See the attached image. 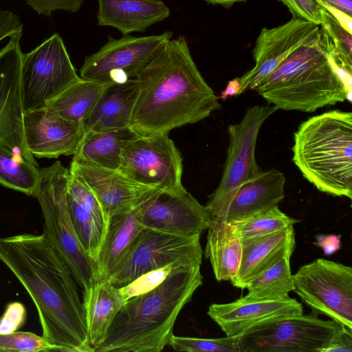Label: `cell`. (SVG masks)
<instances>
[{
	"instance_id": "5bb4252c",
	"label": "cell",
	"mask_w": 352,
	"mask_h": 352,
	"mask_svg": "<svg viewBox=\"0 0 352 352\" xmlns=\"http://www.w3.org/2000/svg\"><path fill=\"white\" fill-rule=\"evenodd\" d=\"M319 32V25L295 18L272 29L263 28L253 49L254 67L230 80L221 98L254 90L287 56Z\"/></svg>"
},
{
	"instance_id": "3957f363",
	"label": "cell",
	"mask_w": 352,
	"mask_h": 352,
	"mask_svg": "<svg viewBox=\"0 0 352 352\" xmlns=\"http://www.w3.org/2000/svg\"><path fill=\"white\" fill-rule=\"evenodd\" d=\"M202 283L200 266H182L153 289L126 300L95 351H162L181 310Z\"/></svg>"
},
{
	"instance_id": "5b68a950",
	"label": "cell",
	"mask_w": 352,
	"mask_h": 352,
	"mask_svg": "<svg viewBox=\"0 0 352 352\" xmlns=\"http://www.w3.org/2000/svg\"><path fill=\"white\" fill-rule=\"evenodd\" d=\"M294 164L321 192L352 199V113L332 110L309 118L294 133Z\"/></svg>"
},
{
	"instance_id": "7a4b0ae2",
	"label": "cell",
	"mask_w": 352,
	"mask_h": 352,
	"mask_svg": "<svg viewBox=\"0 0 352 352\" xmlns=\"http://www.w3.org/2000/svg\"><path fill=\"white\" fill-rule=\"evenodd\" d=\"M138 93L129 127L137 135H166L221 108L183 36L168 40L135 78Z\"/></svg>"
},
{
	"instance_id": "836d02e7",
	"label": "cell",
	"mask_w": 352,
	"mask_h": 352,
	"mask_svg": "<svg viewBox=\"0 0 352 352\" xmlns=\"http://www.w3.org/2000/svg\"><path fill=\"white\" fill-rule=\"evenodd\" d=\"M168 345L177 351L186 352H239L236 336L221 338L170 337Z\"/></svg>"
},
{
	"instance_id": "74e56055",
	"label": "cell",
	"mask_w": 352,
	"mask_h": 352,
	"mask_svg": "<svg viewBox=\"0 0 352 352\" xmlns=\"http://www.w3.org/2000/svg\"><path fill=\"white\" fill-rule=\"evenodd\" d=\"M26 316L25 307L21 302H12L8 304L0 318V333L16 331L23 325Z\"/></svg>"
},
{
	"instance_id": "d4e9b609",
	"label": "cell",
	"mask_w": 352,
	"mask_h": 352,
	"mask_svg": "<svg viewBox=\"0 0 352 352\" xmlns=\"http://www.w3.org/2000/svg\"><path fill=\"white\" fill-rule=\"evenodd\" d=\"M82 302L89 342L95 351L125 300L119 287L100 278L82 291Z\"/></svg>"
},
{
	"instance_id": "8d00e7d4",
	"label": "cell",
	"mask_w": 352,
	"mask_h": 352,
	"mask_svg": "<svg viewBox=\"0 0 352 352\" xmlns=\"http://www.w3.org/2000/svg\"><path fill=\"white\" fill-rule=\"evenodd\" d=\"M292 14V18L304 20L320 25V6L316 0H279Z\"/></svg>"
},
{
	"instance_id": "8fae6325",
	"label": "cell",
	"mask_w": 352,
	"mask_h": 352,
	"mask_svg": "<svg viewBox=\"0 0 352 352\" xmlns=\"http://www.w3.org/2000/svg\"><path fill=\"white\" fill-rule=\"evenodd\" d=\"M80 78L62 38L54 34L33 50L23 54L24 112L42 108Z\"/></svg>"
},
{
	"instance_id": "d6a6232c",
	"label": "cell",
	"mask_w": 352,
	"mask_h": 352,
	"mask_svg": "<svg viewBox=\"0 0 352 352\" xmlns=\"http://www.w3.org/2000/svg\"><path fill=\"white\" fill-rule=\"evenodd\" d=\"M298 219L287 216L276 206L267 210L228 222L233 232L239 238L268 234L298 223Z\"/></svg>"
},
{
	"instance_id": "ac0fdd59",
	"label": "cell",
	"mask_w": 352,
	"mask_h": 352,
	"mask_svg": "<svg viewBox=\"0 0 352 352\" xmlns=\"http://www.w3.org/2000/svg\"><path fill=\"white\" fill-rule=\"evenodd\" d=\"M23 126L27 147L39 158L74 155L85 133L82 124L43 107L25 111Z\"/></svg>"
},
{
	"instance_id": "6da1fadb",
	"label": "cell",
	"mask_w": 352,
	"mask_h": 352,
	"mask_svg": "<svg viewBox=\"0 0 352 352\" xmlns=\"http://www.w3.org/2000/svg\"><path fill=\"white\" fill-rule=\"evenodd\" d=\"M0 260L29 294L38 314L42 336L54 351H95L77 283L43 234L0 237Z\"/></svg>"
},
{
	"instance_id": "f6af8a7d",
	"label": "cell",
	"mask_w": 352,
	"mask_h": 352,
	"mask_svg": "<svg viewBox=\"0 0 352 352\" xmlns=\"http://www.w3.org/2000/svg\"><path fill=\"white\" fill-rule=\"evenodd\" d=\"M208 3L219 5L223 7H230L235 3L245 1L246 0H204Z\"/></svg>"
},
{
	"instance_id": "4316f807",
	"label": "cell",
	"mask_w": 352,
	"mask_h": 352,
	"mask_svg": "<svg viewBox=\"0 0 352 352\" xmlns=\"http://www.w3.org/2000/svg\"><path fill=\"white\" fill-rule=\"evenodd\" d=\"M143 228L138 219V207L109 218L107 232L96 262L100 279L109 277Z\"/></svg>"
},
{
	"instance_id": "f1b7e54d",
	"label": "cell",
	"mask_w": 352,
	"mask_h": 352,
	"mask_svg": "<svg viewBox=\"0 0 352 352\" xmlns=\"http://www.w3.org/2000/svg\"><path fill=\"white\" fill-rule=\"evenodd\" d=\"M111 83L80 78L43 107L82 125L104 91Z\"/></svg>"
},
{
	"instance_id": "f35d334b",
	"label": "cell",
	"mask_w": 352,
	"mask_h": 352,
	"mask_svg": "<svg viewBox=\"0 0 352 352\" xmlns=\"http://www.w3.org/2000/svg\"><path fill=\"white\" fill-rule=\"evenodd\" d=\"M38 14L51 16L54 11L77 12L85 0H25Z\"/></svg>"
},
{
	"instance_id": "e0dca14e",
	"label": "cell",
	"mask_w": 352,
	"mask_h": 352,
	"mask_svg": "<svg viewBox=\"0 0 352 352\" xmlns=\"http://www.w3.org/2000/svg\"><path fill=\"white\" fill-rule=\"evenodd\" d=\"M69 169L91 190L109 218L133 210L160 190L138 183L118 170L105 168L75 157Z\"/></svg>"
},
{
	"instance_id": "52a82bcc",
	"label": "cell",
	"mask_w": 352,
	"mask_h": 352,
	"mask_svg": "<svg viewBox=\"0 0 352 352\" xmlns=\"http://www.w3.org/2000/svg\"><path fill=\"white\" fill-rule=\"evenodd\" d=\"M200 235L185 236L144 227L107 278L118 287L170 264L201 266Z\"/></svg>"
},
{
	"instance_id": "83f0119b",
	"label": "cell",
	"mask_w": 352,
	"mask_h": 352,
	"mask_svg": "<svg viewBox=\"0 0 352 352\" xmlns=\"http://www.w3.org/2000/svg\"><path fill=\"white\" fill-rule=\"evenodd\" d=\"M137 135L130 127L85 132L74 157L105 168L118 170L124 146Z\"/></svg>"
},
{
	"instance_id": "4fadbf2b",
	"label": "cell",
	"mask_w": 352,
	"mask_h": 352,
	"mask_svg": "<svg viewBox=\"0 0 352 352\" xmlns=\"http://www.w3.org/2000/svg\"><path fill=\"white\" fill-rule=\"evenodd\" d=\"M173 36L170 31L144 36L122 35L120 38L109 36L100 50L85 57L80 77L109 82L135 78Z\"/></svg>"
},
{
	"instance_id": "44dd1931",
	"label": "cell",
	"mask_w": 352,
	"mask_h": 352,
	"mask_svg": "<svg viewBox=\"0 0 352 352\" xmlns=\"http://www.w3.org/2000/svg\"><path fill=\"white\" fill-rule=\"evenodd\" d=\"M240 239V267L230 282L241 289H245L251 280L284 256H292L296 243L294 226L268 234Z\"/></svg>"
},
{
	"instance_id": "e575fe53",
	"label": "cell",
	"mask_w": 352,
	"mask_h": 352,
	"mask_svg": "<svg viewBox=\"0 0 352 352\" xmlns=\"http://www.w3.org/2000/svg\"><path fill=\"white\" fill-rule=\"evenodd\" d=\"M54 347L43 336L31 332L0 333V351L36 352L54 351Z\"/></svg>"
},
{
	"instance_id": "1f68e13d",
	"label": "cell",
	"mask_w": 352,
	"mask_h": 352,
	"mask_svg": "<svg viewBox=\"0 0 352 352\" xmlns=\"http://www.w3.org/2000/svg\"><path fill=\"white\" fill-rule=\"evenodd\" d=\"M319 6L321 19L320 30L329 53L339 67L351 73L352 33L344 28L327 9L320 4Z\"/></svg>"
},
{
	"instance_id": "9a60e30c",
	"label": "cell",
	"mask_w": 352,
	"mask_h": 352,
	"mask_svg": "<svg viewBox=\"0 0 352 352\" xmlns=\"http://www.w3.org/2000/svg\"><path fill=\"white\" fill-rule=\"evenodd\" d=\"M22 33L10 37L0 50V146L19 154L38 167L25 142L21 65L23 53L20 40Z\"/></svg>"
},
{
	"instance_id": "d6986e66",
	"label": "cell",
	"mask_w": 352,
	"mask_h": 352,
	"mask_svg": "<svg viewBox=\"0 0 352 352\" xmlns=\"http://www.w3.org/2000/svg\"><path fill=\"white\" fill-rule=\"evenodd\" d=\"M208 315L226 336H238L257 326L303 314L301 303L289 296L278 300H250L241 297L228 303H214Z\"/></svg>"
},
{
	"instance_id": "603a6c76",
	"label": "cell",
	"mask_w": 352,
	"mask_h": 352,
	"mask_svg": "<svg viewBox=\"0 0 352 352\" xmlns=\"http://www.w3.org/2000/svg\"><path fill=\"white\" fill-rule=\"evenodd\" d=\"M98 1V25L114 28L122 35L144 32L170 14L169 8L162 0Z\"/></svg>"
},
{
	"instance_id": "7bdbcfd3",
	"label": "cell",
	"mask_w": 352,
	"mask_h": 352,
	"mask_svg": "<svg viewBox=\"0 0 352 352\" xmlns=\"http://www.w3.org/2000/svg\"><path fill=\"white\" fill-rule=\"evenodd\" d=\"M318 3L352 16V0H316Z\"/></svg>"
},
{
	"instance_id": "8992f818",
	"label": "cell",
	"mask_w": 352,
	"mask_h": 352,
	"mask_svg": "<svg viewBox=\"0 0 352 352\" xmlns=\"http://www.w3.org/2000/svg\"><path fill=\"white\" fill-rule=\"evenodd\" d=\"M35 197L41 207L43 235L62 257L83 290L100 279L96 265L87 256L75 232L67 202L69 170L60 161L40 168Z\"/></svg>"
},
{
	"instance_id": "cb8c5ba5",
	"label": "cell",
	"mask_w": 352,
	"mask_h": 352,
	"mask_svg": "<svg viewBox=\"0 0 352 352\" xmlns=\"http://www.w3.org/2000/svg\"><path fill=\"white\" fill-rule=\"evenodd\" d=\"M138 93L135 78L109 85L84 120L85 132L129 127Z\"/></svg>"
},
{
	"instance_id": "2e32d148",
	"label": "cell",
	"mask_w": 352,
	"mask_h": 352,
	"mask_svg": "<svg viewBox=\"0 0 352 352\" xmlns=\"http://www.w3.org/2000/svg\"><path fill=\"white\" fill-rule=\"evenodd\" d=\"M143 227L174 234L201 235L212 223L210 214L185 188L157 190L138 206Z\"/></svg>"
},
{
	"instance_id": "60d3db41",
	"label": "cell",
	"mask_w": 352,
	"mask_h": 352,
	"mask_svg": "<svg viewBox=\"0 0 352 352\" xmlns=\"http://www.w3.org/2000/svg\"><path fill=\"white\" fill-rule=\"evenodd\" d=\"M22 30L23 24L19 16L0 6V41L6 37L21 33Z\"/></svg>"
},
{
	"instance_id": "30bf717a",
	"label": "cell",
	"mask_w": 352,
	"mask_h": 352,
	"mask_svg": "<svg viewBox=\"0 0 352 352\" xmlns=\"http://www.w3.org/2000/svg\"><path fill=\"white\" fill-rule=\"evenodd\" d=\"M342 324L298 315L252 328L236 336L239 352H322Z\"/></svg>"
},
{
	"instance_id": "7402d4cb",
	"label": "cell",
	"mask_w": 352,
	"mask_h": 352,
	"mask_svg": "<svg viewBox=\"0 0 352 352\" xmlns=\"http://www.w3.org/2000/svg\"><path fill=\"white\" fill-rule=\"evenodd\" d=\"M285 184L286 178L280 170L262 171L241 185L221 214L214 219L230 222L272 208L285 198Z\"/></svg>"
},
{
	"instance_id": "484cf974",
	"label": "cell",
	"mask_w": 352,
	"mask_h": 352,
	"mask_svg": "<svg viewBox=\"0 0 352 352\" xmlns=\"http://www.w3.org/2000/svg\"><path fill=\"white\" fill-rule=\"evenodd\" d=\"M207 229L204 256L208 258L216 279L231 281L237 274L241 260V239L230 223L221 219H212Z\"/></svg>"
},
{
	"instance_id": "d590c367",
	"label": "cell",
	"mask_w": 352,
	"mask_h": 352,
	"mask_svg": "<svg viewBox=\"0 0 352 352\" xmlns=\"http://www.w3.org/2000/svg\"><path fill=\"white\" fill-rule=\"evenodd\" d=\"M186 265L181 263L168 265L158 270L148 272L135 279L131 283L119 287L125 301L132 297L148 292L160 284L176 269Z\"/></svg>"
},
{
	"instance_id": "ffe728a7",
	"label": "cell",
	"mask_w": 352,
	"mask_h": 352,
	"mask_svg": "<svg viewBox=\"0 0 352 352\" xmlns=\"http://www.w3.org/2000/svg\"><path fill=\"white\" fill-rule=\"evenodd\" d=\"M67 202L80 243L96 265L109 226V218L87 185L69 169Z\"/></svg>"
},
{
	"instance_id": "b9f144b4",
	"label": "cell",
	"mask_w": 352,
	"mask_h": 352,
	"mask_svg": "<svg viewBox=\"0 0 352 352\" xmlns=\"http://www.w3.org/2000/svg\"><path fill=\"white\" fill-rule=\"evenodd\" d=\"M341 236L336 234H318L315 244L320 248L325 255L329 256L337 252L341 247Z\"/></svg>"
},
{
	"instance_id": "ab89813d",
	"label": "cell",
	"mask_w": 352,
	"mask_h": 352,
	"mask_svg": "<svg viewBox=\"0 0 352 352\" xmlns=\"http://www.w3.org/2000/svg\"><path fill=\"white\" fill-rule=\"evenodd\" d=\"M352 352V329L341 324L322 352Z\"/></svg>"
},
{
	"instance_id": "9c48e42d",
	"label": "cell",
	"mask_w": 352,
	"mask_h": 352,
	"mask_svg": "<svg viewBox=\"0 0 352 352\" xmlns=\"http://www.w3.org/2000/svg\"><path fill=\"white\" fill-rule=\"evenodd\" d=\"M294 291L313 314L352 329V267L318 258L293 275Z\"/></svg>"
},
{
	"instance_id": "4dcf8cb0",
	"label": "cell",
	"mask_w": 352,
	"mask_h": 352,
	"mask_svg": "<svg viewBox=\"0 0 352 352\" xmlns=\"http://www.w3.org/2000/svg\"><path fill=\"white\" fill-rule=\"evenodd\" d=\"M41 179L40 168L19 154L0 146V184L35 197Z\"/></svg>"
},
{
	"instance_id": "ba28073f",
	"label": "cell",
	"mask_w": 352,
	"mask_h": 352,
	"mask_svg": "<svg viewBox=\"0 0 352 352\" xmlns=\"http://www.w3.org/2000/svg\"><path fill=\"white\" fill-rule=\"evenodd\" d=\"M276 111L270 104L256 105L248 109L239 123L228 126L229 146L221 179L205 206L211 219L221 214L241 185L262 172L255 158L257 138L264 122Z\"/></svg>"
},
{
	"instance_id": "ee69618b",
	"label": "cell",
	"mask_w": 352,
	"mask_h": 352,
	"mask_svg": "<svg viewBox=\"0 0 352 352\" xmlns=\"http://www.w3.org/2000/svg\"><path fill=\"white\" fill-rule=\"evenodd\" d=\"M320 5L327 9L342 25L344 28H346L349 32L352 33V18L351 16H349L348 14H346L329 6L322 4Z\"/></svg>"
},
{
	"instance_id": "277c9868",
	"label": "cell",
	"mask_w": 352,
	"mask_h": 352,
	"mask_svg": "<svg viewBox=\"0 0 352 352\" xmlns=\"http://www.w3.org/2000/svg\"><path fill=\"white\" fill-rule=\"evenodd\" d=\"M254 90L277 110L314 112L346 100L351 102V73L337 65L320 30Z\"/></svg>"
},
{
	"instance_id": "f546056e",
	"label": "cell",
	"mask_w": 352,
	"mask_h": 352,
	"mask_svg": "<svg viewBox=\"0 0 352 352\" xmlns=\"http://www.w3.org/2000/svg\"><path fill=\"white\" fill-rule=\"evenodd\" d=\"M291 256H285L274 265L251 280L246 285L250 300H278L289 296L294 291L293 275L290 268Z\"/></svg>"
},
{
	"instance_id": "7c38bea8",
	"label": "cell",
	"mask_w": 352,
	"mask_h": 352,
	"mask_svg": "<svg viewBox=\"0 0 352 352\" xmlns=\"http://www.w3.org/2000/svg\"><path fill=\"white\" fill-rule=\"evenodd\" d=\"M132 180L160 190H179L182 157L168 134L137 135L124 146L118 170Z\"/></svg>"
}]
</instances>
